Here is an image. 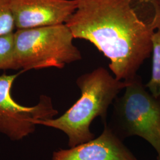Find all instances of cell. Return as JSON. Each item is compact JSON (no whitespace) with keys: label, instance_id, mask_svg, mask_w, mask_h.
<instances>
[{"label":"cell","instance_id":"obj_1","mask_svg":"<svg viewBox=\"0 0 160 160\" xmlns=\"http://www.w3.org/2000/svg\"><path fill=\"white\" fill-rule=\"evenodd\" d=\"M65 24L74 39L90 42L108 59L117 79L129 81L151 55L160 0H77Z\"/></svg>","mask_w":160,"mask_h":160},{"label":"cell","instance_id":"obj_2","mask_svg":"<svg viewBox=\"0 0 160 160\" xmlns=\"http://www.w3.org/2000/svg\"><path fill=\"white\" fill-rule=\"evenodd\" d=\"M76 84L81 92L78 100L60 117L38 123V125L63 132L68 137L70 148L95 138L90 130L92 121L99 117L103 124L108 122L109 108L128 82L117 79L101 67L80 75Z\"/></svg>","mask_w":160,"mask_h":160},{"label":"cell","instance_id":"obj_3","mask_svg":"<svg viewBox=\"0 0 160 160\" xmlns=\"http://www.w3.org/2000/svg\"><path fill=\"white\" fill-rule=\"evenodd\" d=\"M18 68L23 71L48 68L62 69L82 59L74 38L66 24L32 29L14 33Z\"/></svg>","mask_w":160,"mask_h":160},{"label":"cell","instance_id":"obj_4","mask_svg":"<svg viewBox=\"0 0 160 160\" xmlns=\"http://www.w3.org/2000/svg\"><path fill=\"white\" fill-rule=\"evenodd\" d=\"M127 82L124 94L114 100L108 124L123 141L133 136L143 138L160 159V99L151 94L138 75Z\"/></svg>","mask_w":160,"mask_h":160},{"label":"cell","instance_id":"obj_5","mask_svg":"<svg viewBox=\"0 0 160 160\" xmlns=\"http://www.w3.org/2000/svg\"><path fill=\"white\" fill-rule=\"evenodd\" d=\"M19 74L0 76V133L12 141L33 133L39 120L53 119L58 114L51 98L46 95H41L38 103L32 107L14 101L11 90Z\"/></svg>","mask_w":160,"mask_h":160},{"label":"cell","instance_id":"obj_6","mask_svg":"<svg viewBox=\"0 0 160 160\" xmlns=\"http://www.w3.org/2000/svg\"><path fill=\"white\" fill-rule=\"evenodd\" d=\"M10 1L17 29L65 24L77 7V0Z\"/></svg>","mask_w":160,"mask_h":160},{"label":"cell","instance_id":"obj_7","mask_svg":"<svg viewBox=\"0 0 160 160\" xmlns=\"http://www.w3.org/2000/svg\"><path fill=\"white\" fill-rule=\"evenodd\" d=\"M51 160H138L107 122L98 137L69 149L55 151Z\"/></svg>","mask_w":160,"mask_h":160},{"label":"cell","instance_id":"obj_8","mask_svg":"<svg viewBox=\"0 0 160 160\" xmlns=\"http://www.w3.org/2000/svg\"><path fill=\"white\" fill-rule=\"evenodd\" d=\"M151 55V76L145 87L152 96L160 99V28L155 32L152 36Z\"/></svg>","mask_w":160,"mask_h":160},{"label":"cell","instance_id":"obj_9","mask_svg":"<svg viewBox=\"0 0 160 160\" xmlns=\"http://www.w3.org/2000/svg\"><path fill=\"white\" fill-rule=\"evenodd\" d=\"M14 33L0 36V70L18 69L15 55Z\"/></svg>","mask_w":160,"mask_h":160},{"label":"cell","instance_id":"obj_10","mask_svg":"<svg viewBox=\"0 0 160 160\" xmlns=\"http://www.w3.org/2000/svg\"><path fill=\"white\" fill-rule=\"evenodd\" d=\"M15 28L10 1L0 0V36L14 33Z\"/></svg>","mask_w":160,"mask_h":160},{"label":"cell","instance_id":"obj_11","mask_svg":"<svg viewBox=\"0 0 160 160\" xmlns=\"http://www.w3.org/2000/svg\"><path fill=\"white\" fill-rule=\"evenodd\" d=\"M157 160H160V159H159V158H157Z\"/></svg>","mask_w":160,"mask_h":160}]
</instances>
